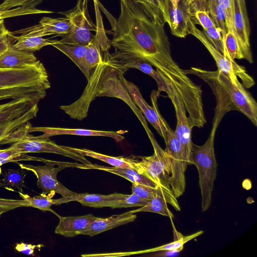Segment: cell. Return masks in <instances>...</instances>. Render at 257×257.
<instances>
[{
	"label": "cell",
	"instance_id": "obj_28",
	"mask_svg": "<svg viewBox=\"0 0 257 257\" xmlns=\"http://www.w3.org/2000/svg\"><path fill=\"white\" fill-rule=\"evenodd\" d=\"M15 38L17 42L14 45L16 48L31 52L38 51L45 46L52 45L57 41L44 39L42 37L29 33L23 34L18 37L15 36Z\"/></svg>",
	"mask_w": 257,
	"mask_h": 257
},
{
	"label": "cell",
	"instance_id": "obj_34",
	"mask_svg": "<svg viewBox=\"0 0 257 257\" xmlns=\"http://www.w3.org/2000/svg\"><path fill=\"white\" fill-rule=\"evenodd\" d=\"M223 42L225 57L232 60L244 59L237 39L231 30H227Z\"/></svg>",
	"mask_w": 257,
	"mask_h": 257
},
{
	"label": "cell",
	"instance_id": "obj_36",
	"mask_svg": "<svg viewBox=\"0 0 257 257\" xmlns=\"http://www.w3.org/2000/svg\"><path fill=\"white\" fill-rule=\"evenodd\" d=\"M149 201L132 193L131 195L124 194L120 198L110 201L108 202L107 207H110L112 209L136 206L142 207L145 205Z\"/></svg>",
	"mask_w": 257,
	"mask_h": 257
},
{
	"label": "cell",
	"instance_id": "obj_14",
	"mask_svg": "<svg viewBox=\"0 0 257 257\" xmlns=\"http://www.w3.org/2000/svg\"><path fill=\"white\" fill-rule=\"evenodd\" d=\"M164 21L176 37L184 38L188 34L189 5L187 0H180L174 8L171 0H160Z\"/></svg>",
	"mask_w": 257,
	"mask_h": 257
},
{
	"label": "cell",
	"instance_id": "obj_16",
	"mask_svg": "<svg viewBox=\"0 0 257 257\" xmlns=\"http://www.w3.org/2000/svg\"><path fill=\"white\" fill-rule=\"evenodd\" d=\"M93 39L87 46L83 59L82 73L88 80L94 68L104 58V53L110 48L109 41L105 35L99 34L97 29Z\"/></svg>",
	"mask_w": 257,
	"mask_h": 257
},
{
	"label": "cell",
	"instance_id": "obj_23",
	"mask_svg": "<svg viewBox=\"0 0 257 257\" xmlns=\"http://www.w3.org/2000/svg\"><path fill=\"white\" fill-rule=\"evenodd\" d=\"M124 195L117 193L109 195L76 193L70 196H62L59 199H54V205H60L71 201H77L83 206L101 208L107 207V204L110 201L120 198Z\"/></svg>",
	"mask_w": 257,
	"mask_h": 257
},
{
	"label": "cell",
	"instance_id": "obj_4",
	"mask_svg": "<svg viewBox=\"0 0 257 257\" xmlns=\"http://www.w3.org/2000/svg\"><path fill=\"white\" fill-rule=\"evenodd\" d=\"M154 149L150 156H131L133 169L160 186L165 192L168 203L178 211L181 210L170 185L171 164L169 156L158 144L151 131L147 132Z\"/></svg>",
	"mask_w": 257,
	"mask_h": 257
},
{
	"label": "cell",
	"instance_id": "obj_13",
	"mask_svg": "<svg viewBox=\"0 0 257 257\" xmlns=\"http://www.w3.org/2000/svg\"><path fill=\"white\" fill-rule=\"evenodd\" d=\"M21 168L32 172L37 178V184L42 190V194L56 193L62 196H70L75 194L60 183L57 179V173L68 166L62 165L54 167V165L46 164L44 166H33L17 163Z\"/></svg>",
	"mask_w": 257,
	"mask_h": 257
},
{
	"label": "cell",
	"instance_id": "obj_3",
	"mask_svg": "<svg viewBox=\"0 0 257 257\" xmlns=\"http://www.w3.org/2000/svg\"><path fill=\"white\" fill-rule=\"evenodd\" d=\"M184 72L198 76L210 86L217 100L216 113L223 116L228 111L237 110L257 125V103L239 81L233 83L218 70L210 71L191 67Z\"/></svg>",
	"mask_w": 257,
	"mask_h": 257
},
{
	"label": "cell",
	"instance_id": "obj_29",
	"mask_svg": "<svg viewBox=\"0 0 257 257\" xmlns=\"http://www.w3.org/2000/svg\"><path fill=\"white\" fill-rule=\"evenodd\" d=\"M28 171L22 168L5 170L2 174L3 178H0V187L23 193L22 188L26 187L24 179Z\"/></svg>",
	"mask_w": 257,
	"mask_h": 257
},
{
	"label": "cell",
	"instance_id": "obj_33",
	"mask_svg": "<svg viewBox=\"0 0 257 257\" xmlns=\"http://www.w3.org/2000/svg\"><path fill=\"white\" fill-rule=\"evenodd\" d=\"M210 16L216 27L220 31L223 40L227 33L225 13L218 0H207Z\"/></svg>",
	"mask_w": 257,
	"mask_h": 257
},
{
	"label": "cell",
	"instance_id": "obj_35",
	"mask_svg": "<svg viewBox=\"0 0 257 257\" xmlns=\"http://www.w3.org/2000/svg\"><path fill=\"white\" fill-rule=\"evenodd\" d=\"M44 0H4L0 4V12H4L11 9L20 7L26 10L31 11L34 13H51L50 11H39L35 9V7Z\"/></svg>",
	"mask_w": 257,
	"mask_h": 257
},
{
	"label": "cell",
	"instance_id": "obj_5",
	"mask_svg": "<svg viewBox=\"0 0 257 257\" xmlns=\"http://www.w3.org/2000/svg\"><path fill=\"white\" fill-rule=\"evenodd\" d=\"M219 122L214 120L211 132L203 145L192 144V164L195 165L198 171L202 212L207 210L210 206L214 182L217 175V163L214 153V141Z\"/></svg>",
	"mask_w": 257,
	"mask_h": 257
},
{
	"label": "cell",
	"instance_id": "obj_46",
	"mask_svg": "<svg viewBox=\"0 0 257 257\" xmlns=\"http://www.w3.org/2000/svg\"><path fill=\"white\" fill-rule=\"evenodd\" d=\"M183 246H181L179 248L170 249V250H163L158 251H155L156 253L152 254V256H175L177 253L182 250Z\"/></svg>",
	"mask_w": 257,
	"mask_h": 257
},
{
	"label": "cell",
	"instance_id": "obj_8",
	"mask_svg": "<svg viewBox=\"0 0 257 257\" xmlns=\"http://www.w3.org/2000/svg\"><path fill=\"white\" fill-rule=\"evenodd\" d=\"M188 34H191L198 39L206 47L214 59L217 65V70L221 72L233 83L236 84L241 80L244 87L249 88L254 85L253 78L246 72L244 67L237 64L234 60L225 57L219 53L209 42L203 32L197 28L191 20H189Z\"/></svg>",
	"mask_w": 257,
	"mask_h": 257
},
{
	"label": "cell",
	"instance_id": "obj_15",
	"mask_svg": "<svg viewBox=\"0 0 257 257\" xmlns=\"http://www.w3.org/2000/svg\"><path fill=\"white\" fill-rule=\"evenodd\" d=\"M109 56L112 60L123 67L128 69L130 68H136L151 76L157 83L159 92L164 91L166 93L169 92L168 85L162 76L145 60L135 56L116 51L112 54H109Z\"/></svg>",
	"mask_w": 257,
	"mask_h": 257
},
{
	"label": "cell",
	"instance_id": "obj_40",
	"mask_svg": "<svg viewBox=\"0 0 257 257\" xmlns=\"http://www.w3.org/2000/svg\"><path fill=\"white\" fill-rule=\"evenodd\" d=\"M218 1L225 14L227 30H231L235 35L234 28V0H218Z\"/></svg>",
	"mask_w": 257,
	"mask_h": 257
},
{
	"label": "cell",
	"instance_id": "obj_11",
	"mask_svg": "<svg viewBox=\"0 0 257 257\" xmlns=\"http://www.w3.org/2000/svg\"><path fill=\"white\" fill-rule=\"evenodd\" d=\"M11 147L20 154L29 153H50L61 155L78 161L85 165L92 163L84 156L79 154L68 151L62 146L56 144L49 138H42L27 135L18 142L12 144Z\"/></svg>",
	"mask_w": 257,
	"mask_h": 257
},
{
	"label": "cell",
	"instance_id": "obj_24",
	"mask_svg": "<svg viewBox=\"0 0 257 257\" xmlns=\"http://www.w3.org/2000/svg\"><path fill=\"white\" fill-rule=\"evenodd\" d=\"M84 169L102 170L121 176L132 183H138L153 188H156L157 186L153 182L131 168L101 166L91 164L86 165Z\"/></svg>",
	"mask_w": 257,
	"mask_h": 257
},
{
	"label": "cell",
	"instance_id": "obj_25",
	"mask_svg": "<svg viewBox=\"0 0 257 257\" xmlns=\"http://www.w3.org/2000/svg\"><path fill=\"white\" fill-rule=\"evenodd\" d=\"M190 20L194 25H200L203 30L216 26L209 12L207 0H196L189 5Z\"/></svg>",
	"mask_w": 257,
	"mask_h": 257
},
{
	"label": "cell",
	"instance_id": "obj_6",
	"mask_svg": "<svg viewBox=\"0 0 257 257\" xmlns=\"http://www.w3.org/2000/svg\"><path fill=\"white\" fill-rule=\"evenodd\" d=\"M65 16L70 23L68 32L59 37V43L67 44L87 46L93 39L91 31H97V26L92 22L87 11V1L78 0L76 6L71 10L60 13Z\"/></svg>",
	"mask_w": 257,
	"mask_h": 257
},
{
	"label": "cell",
	"instance_id": "obj_47",
	"mask_svg": "<svg viewBox=\"0 0 257 257\" xmlns=\"http://www.w3.org/2000/svg\"><path fill=\"white\" fill-rule=\"evenodd\" d=\"M239 6L241 9L244 12H247L246 5H245V0H237Z\"/></svg>",
	"mask_w": 257,
	"mask_h": 257
},
{
	"label": "cell",
	"instance_id": "obj_48",
	"mask_svg": "<svg viewBox=\"0 0 257 257\" xmlns=\"http://www.w3.org/2000/svg\"><path fill=\"white\" fill-rule=\"evenodd\" d=\"M171 1L172 3L173 7L175 8H176L177 6H178V4L180 0H171Z\"/></svg>",
	"mask_w": 257,
	"mask_h": 257
},
{
	"label": "cell",
	"instance_id": "obj_9",
	"mask_svg": "<svg viewBox=\"0 0 257 257\" xmlns=\"http://www.w3.org/2000/svg\"><path fill=\"white\" fill-rule=\"evenodd\" d=\"M123 74H121V79L133 101L139 107L147 120L165 141L167 133L170 127L161 114L158 108L157 99L160 92L155 90L152 91L151 97L153 106H151L143 98L139 87L133 83L126 80Z\"/></svg>",
	"mask_w": 257,
	"mask_h": 257
},
{
	"label": "cell",
	"instance_id": "obj_17",
	"mask_svg": "<svg viewBox=\"0 0 257 257\" xmlns=\"http://www.w3.org/2000/svg\"><path fill=\"white\" fill-rule=\"evenodd\" d=\"M234 28L244 59L253 62L249 42L250 27L247 12L241 9L237 0H234Z\"/></svg>",
	"mask_w": 257,
	"mask_h": 257
},
{
	"label": "cell",
	"instance_id": "obj_43",
	"mask_svg": "<svg viewBox=\"0 0 257 257\" xmlns=\"http://www.w3.org/2000/svg\"><path fill=\"white\" fill-rule=\"evenodd\" d=\"M24 160V154H20L11 146L8 148L0 149V166L10 162Z\"/></svg>",
	"mask_w": 257,
	"mask_h": 257
},
{
	"label": "cell",
	"instance_id": "obj_2",
	"mask_svg": "<svg viewBox=\"0 0 257 257\" xmlns=\"http://www.w3.org/2000/svg\"><path fill=\"white\" fill-rule=\"evenodd\" d=\"M127 70L112 60L108 52L105 53L103 59L92 71L80 97L70 105H61L60 108L71 118L81 120L87 116L90 104L96 97L119 98L128 105L147 131L149 128L142 112L133 101L121 79V74Z\"/></svg>",
	"mask_w": 257,
	"mask_h": 257
},
{
	"label": "cell",
	"instance_id": "obj_42",
	"mask_svg": "<svg viewBox=\"0 0 257 257\" xmlns=\"http://www.w3.org/2000/svg\"><path fill=\"white\" fill-rule=\"evenodd\" d=\"M132 193L140 197L150 201L156 194V187L153 188L148 186L134 183L132 186Z\"/></svg>",
	"mask_w": 257,
	"mask_h": 257
},
{
	"label": "cell",
	"instance_id": "obj_45",
	"mask_svg": "<svg viewBox=\"0 0 257 257\" xmlns=\"http://www.w3.org/2000/svg\"><path fill=\"white\" fill-rule=\"evenodd\" d=\"M16 41L15 36L13 33L8 32L2 37L0 38V55L6 50L11 43H14Z\"/></svg>",
	"mask_w": 257,
	"mask_h": 257
},
{
	"label": "cell",
	"instance_id": "obj_44",
	"mask_svg": "<svg viewBox=\"0 0 257 257\" xmlns=\"http://www.w3.org/2000/svg\"><path fill=\"white\" fill-rule=\"evenodd\" d=\"M44 245L43 244L33 245L22 242L17 243L15 248L18 252H20L26 255L34 256V251L37 249H40Z\"/></svg>",
	"mask_w": 257,
	"mask_h": 257
},
{
	"label": "cell",
	"instance_id": "obj_7",
	"mask_svg": "<svg viewBox=\"0 0 257 257\" xmlns=\"http://www.w3.org/2000/svg\"><path fill=\"white\" fill-rule=\"evenodd\" d=\"M51 87L48 75L39 60L27 67L18 69L0 68V90L22 87Z\"/></svg>",
	"mask_w": 257,
	"mask_h": 257
},
{
	"label": "cell",
	"instance_id": "obj_19",
	"mask_svg": "<svg viewBox=\"0 0 257 257\" xmlns=\"http://www.w3.org/2000/svg\"><path fill=\"white\" fill-rule=\"evenodd\" d=\"M70 27L69 21L65 18L54 19L43 17L39 24L35 26L16 32L15 33H29L41 37L56 34L55 37L67 33Z\"/></svg>",
	"mask_w": 257,
	"mask_h": 257
},
{
	"label": "cell",
	"instance_id": "obj_27",
	"mask_svg": "<svg viewBox=\"0 0 257 257\" xmlns=\"http://www.w3.org/2000/svg\"><path fill=\"white\" fill-rule=\"evenodd\" d=\"M62 147L71 152L79 154L83 156L90 157L105 162L113 167L127 168L133 169L131 156L129 157H112L86 149H78L62 146Z\"/></svg>",
	"mask_w": 257,
	"mask_h": 257
},
{
	"label": "cell",
	"instance_id": "obj_18",
	"mask_svg": "<svg viewBox=\"0 0 257 257\" xmlns=\"http://www.w3.org/2000/svg\"><path fill=\"white\" fill-rule=\"evenodd\" d=\"M33 132H41L43 133L40 136L42 138H50V137L61 135H71L82 136H103L111 138L118 142L124 139L121 136L125 131H104L87 130L83 128H67L61 127H31L29 129V133Z\"/></svg>",
	"mask_w": 257,
	"mask_h": 257
},
{
	"label": "cell",
	"instance_id": "obj_10",
	"mask_svg": "<svg viewBox=\"0 0 257 257\" xmlns=\"http://www.w3.org/2000/svg\"><path fill=\"white\" fill-rule=\"evenodd\" d=\"M165 151L170 157L171 164V175L170 185L176 198L180 197L184 193L186 188V180L181 146L174 131L171 128L167 133L165 141Z\"/></svg>",
	"mask_w": 257,
	"mask_h": 257
},
{
	"label": "cell",
	"instance_id": "obj_26",
	"mask_svg": "<svg viewBox=\"0 0 257 257\" xmlns=\"http://www.w3.org/2000/svg\"><path fill=\"white\" fill-rule=\"evenodd\" d=\"M168 199L165 192L161 188L156 186V196L145 205L141 208L128 211L130 213L134 214L142 212H149L160 214L172 219L174 217L173 213L167 206Z\"/></svg>",
	"mask_w": 257,
	"mask_h": 257
},
{
	"label": "cell",
	"instance_id": "obj_37",
	"mask_svg": "<svg viewBox=\"0 0 257 257\" xmlns=\"http://www.w3.org/2000/svg\"><path fill=\"white\" fill-rule=\"evenodd\" d=\"M19 193L23 199H25L30 202V207L36 208L43 211H50L55 213L51 209V206L54 205V199H52L49 196L41 193L40 195L31 197L23 193Z\"/></svg>",
	"mask_w": 257,
	"mask_h": 257
},
{
	"label": "cell",
	"instance_id": "obj_39",
	"mask_svg": "<svg viewBox=\"0 0 257 257\" xmlns=\"http://www.w3.org/2000/svg\"><path fill=\"white\" fill-rule=\"evenodd\" d=\"M31 124L27 122L21 125L19 127L9 133L2 141L1 145L6 144L15 143L23 137L29 135V129Z\"/></svg>",
	"mask_w": 257,
	"mask_h": 257
},
{
	"label": "cell",
	"instance_id": "obj_12",
	"mask_svg": "<svg viewBox=\"0 0 257 257\" xmlns=\"http://www.w3.org/2000/svg\"><path fill=\"white\" fill-rule=\"evenodd\" d=\"M175 108L177 125L174 131L181 146V152L184 167L186 170L188 165L192 164L191 127L184 104L180 98L170 90L167 93Z\"/></svg>",
	"mask_w": 257,
	"mask_h": 257
},
{
	"label": "cell",
	"instance_id": "obj_22",
	"mask_svg": "<svg viewBox=\"0 0 257 257\" xmlns=\"http://www.w3.org/2000/svg\"><path fill=\"white\" fill-rule=\"evenodd\" d=\"M59 222L55 232L65 237H74L87 228L97 218L92 214L62 217L58 215Z\"/></svg>",
	"mask_w": 257,
	"mask_h": 257
},
{
	"label": "cell",
	"instance_id": "obj_41",
	"mask_svg": "<svg viewBox=\"0 0 257 257\" xmlns=\"http://www.w3.org/2000/svg\"><path fill=\"white\" fill-rule=\"evenodd\" d=\"M22 207H30V203L25 199L16 200L0 198V217L6 212Z\"/></svg>",
	"mask_w": 257,
	"mask_h": 257
},
{
	"label": "cell",
	"instance_id": "obj_49",
	"mask_svg": "<svg viewBox=\"0 0 257 257\" xmlns=\"http://www.w3.org/2000/svg\"><path fill=\"white\" fill-rule=\"evenodd\" d=\"M188 4H190L191 3H192L193 1H196V0H187Z\"/></svg>",
	"mask_w": 257,
	"mask_h": 257
},
{
	"label": "cell",
	"instance_id": "obj_1",
	"mask_svg": "<svg viewBox=\"0 0 257 257\" xmlns=\"http://www.w3.org/2000/svg\"><path fill=\"white\" fill-rule=\"evenodd\" d=\"M120 6L118 18L111 23V46L154 66L167 84L179 82L184 72L171 56L164 26L153 22L136 0H120Z\"/></svg>",
	"mask_w": 257,
	"mask_h": 257
},
{
	"label": "cell",
	"instance_id": "obj_20",
	"mask_svg": "<svg viewBox=\"0 0 257 257\" xmlns=\"http://www.w3.org/2000/svg\"><path fill=\"white\" fill-rule=\"evenodd\" d=\"M14 43L0 55V68L18 69L31 66L38 61L33 52L16 48Z\"/></svg>",
	"mask_w": 257,
	"mask_h": 257
},
{
	"label": "cell",
	"instance_id": "obj_38",
	"mask_svg": "<svg viewBox=\"0 0 257 257\" xmlns=\"http://www.w3.org/2000/svg\"><path fill=\"white\" fill-rule=\"evenodd\" d=\"M202 32L205 37L216 50L225 56L223 40L220 31L216 26L203 30Z\"/></svg>",
	"mask_w": 257,
	"mask_h": 257
},
{
	"label": "cell",
	"instance_id": "obj_50",
	"mask_svg": "<svg viewBox=\"0 0 257 257\" xmlns=\"http://www.w3.org/2000/svg\"><path fill=\"white\" fill-rule=\"evenodd\" d=\"M3 19V15H2V12H0V20Z\"/></svg>",
	"mask_w": 257,
	"mask_h": 257
},
{
	"label": "cell",
	"instance_id": "obj_21",
	"mask_svg": "<svg viewBox=\"0 0 257 257\" xmlns=\"http://www.w3.org/2000/svg\"><path fill=\"white\" fill-rule=\"evenodd\" d=\"M136 218V215L128 212L106 218L97 217L87 228L81 231L80 234L92 236L117 226L133 222Z\"/></svg>",
	"mask_w": 257,
	"mask_h": 257
},
{
	"label": "cell",
	"instance_id": "obj_32",
	"mask_svg": "<svg viewBox=\"0 0 257 257\" xmlns=\"http://www.w3.org/2000/svg\"><path fill=\"white\" fill-rule=\"evenodd\" d=\"M140 4L144 11L155 24L164 26V20L161 10L160 0H136Z\"/></svg>",
	"mask_w": 257,
	"mask_h": 257
},
{
	"label": "cell",
	"instance_id": "obj_51",
	"mask_svg": "<svg viewBox=\"0 0 257 257\" xmlns=\"http://www.w3.org/2000/svg\"><path fill=\"white\" fill-rule=\"evenodd\" d=\"M83 1H85V2H86L88 0H83ZM93 1H94V2L95 4L96 5V0H93Z\"/></svg>",
	"mask_w": 257,
	"mask_h": 257
},
{
	"label": "cell",
	"instance_id": "obj_30",
	"mask_svg": "<svg viewBox=\"0 0 257 257\" xmlns=\"http://www.w3.org/2000/svg\"><path fill=\"white\" fill-rule=\"evenodd\" d=\"M38 103L34 104L25 113L18 118L0 123V145L3 139L10 132L21 125L35 117L38 111Z\"/></svg>",
	"mask_w": 257,
	"mask_h": 257
},
{
	"label": "cell",
	"instance_id": "obj_31",
	"mask_svg": "<svg viewBox=\"0 0 257 257\" xmlns=\"http://www.w3.org/2000/svg\"><path fill=\"white\" fill-rule=\"evenodd\" d=\"M52 46L67 56L83 71V59L86 46L62 44L57 40Z\"/></svg>",
	"mask_w": 257,
	"mask_h": 257
}]
</instances>
